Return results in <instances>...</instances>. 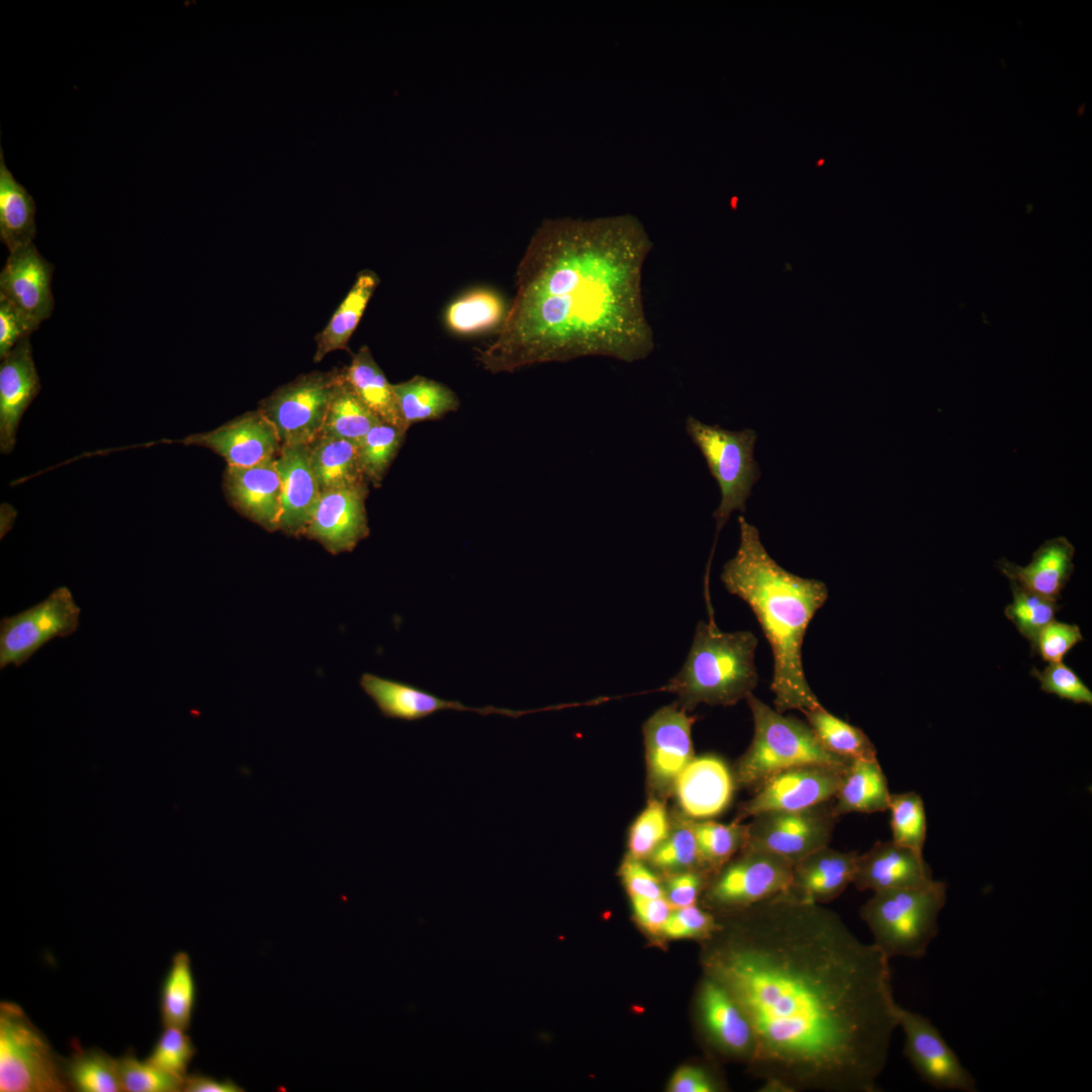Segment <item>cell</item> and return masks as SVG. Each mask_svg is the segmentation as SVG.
Listing matches in <instances>:
<instances>
[{
    "mask_svg": "<svg viewBox=\"0 0 1092 1092\" xmlns=\"http://www.w3.org/2000/svg\"><path fill=\"white\" fill-rule=\"evenodd\" d=\"M706 974L747 1015L768 1092H877L898 1027L889 959L833 911L780 894L726 913Z\"/></svg>",
    "mask_w": 1092,
    "mask_h": 1092,
    "instance_id": "6da1fadb",
    "label": "cell"
},
{
    "mask_svg": "<svg viewBox=\"0 0 1092 1092\" xmlns=\"http://www.w3.org/2000/svg\"><path fill=\"white\" fill-rule=\"evenodd\" d=\"M652 248L632 215L545 220L519 262L516 294L478 363L503 373L584 357L646 359L655 338L642 277Z\"/></svg>",
    "mask_w": 1092,
    "mask_h": 1092,
    "instance_id": "7a4b0ae2",
    "label": "cell"
},
{
    "mask_svg": "<svg viewBox=\"0 0 1092 1092\" xmlns=\"http://www.w3.org/2000/svg\"><path fill=\"white\" fill-rule=\"evenodd\" d=\"M738 523L739 546L724 564L721 580L750 607L768 641L775 710H813L821 704L807 681L802 647L810 622L827 601L828 588L821 580L782 567L767 553L757 528L742 516Z\"/></svg>",
    "mask_w": 1092,
    "mask_h": 1092,
    "instance_id": "3957f363",
    "label": "cell"
},
{
    "mask_svg": "<svg viewBox=\"0 0 1092 1092\" xmlns=\"http://www.w3.org/2000/svg\"><path fill=\"white\" fill-rule=\"evenodd\" d=\"M757 638L750 631L723 632L713 622H699L681 669L667 689L677 705L691 711L700 704L732 706L757 686Z\"/></svg>",
    "mask_w": 1092,
    "mask_h": 1092,
    "instance_id": "277c9868",
    "label": "cell"
},
{
    "mask_svg": "<svg viewBox=\"0 0 1092 1092\" xmlns=\"http://www.w3.org/2000/svg\"><path fill=\"white\" fill-rule=\"evenodd\" d=\"M745 700L753 719V736L734 769V782L740 787H757L772 775L798 765L844 769L851 761L826 749L808 723L779 713L753 694Z\"/></svg>",
    "mask_w": 1092,
    "mask_h": 1092,
    "instance_id": "5b68a950",
    "label": "cell"
},
{
    "mask_svg": "<svg viewBox=\"0 0 1092 1092\" xmlns=\"http://www.w3.org/2000/svg\"><path fill=\"white\" fill-rule=\"evenodd\" d=\"M946 900V886L933 881L921 888L877 891L861 906L860 918L874 944L890 960L921 959L938 933L937 917Z\"/></svg>",
    "mask_w": 1092,
    "mask_h": 1092,
    "instance_id": "8992f818",
    "label": "cell"
},
{
    "mask_svg": "<svg viewBox=\"0 0 1092 1092\" xmlns=\"http://www.w3.org/2000/svg\"><path fill=\"white\" fill-rule=\"evenodd\" d=\"M685 427L720 489V503L713 513L717 539L734 512L746 511V503L760 477L754 458L757 434L749 428L731 431L708 425L693 416H688Z\"/></svg>",
    "mask_w": 1092,
    "mask_h": 1092,
    "instance_id": "52a82bcc",
    "label": "cell"
},
{
    "mask_svg": "<svg viewBox=\"0 0 1092 1092\" xmlns=\"http://www.w3.org/2000/svg\"><path fill=\"white\" fill-rule=\"evenodd\" d=\"M0 1091H71L58 1056L44 1034L16 1003H0Z\"/></svg>",
    "mask_w": 1092,
    "mask_h": 1092,
    "instance_id": "ba28073f",
    "label": "cell"
},
{
    "mask_svg": "<svg viewBox=\"0 0 1092 1092\" xmlns=\"http://www.w3.org/2000/svg\"><path fill=\"white\" fill-rule=\"evenodd\" d=\"M793 863L760 849L743 847L713 873L705 891L707 904L725 913L740 911L784 893Z\"/></svg>",
    "mask_w": 1092,
    "mask_h": 1092,
    "instance_id": "9c48e42d",
    "label": "cell"
},
{
    "mask_svg": "<svg viewBox=\"0 0 1092 1092\" xmlns=\"http://www.w3.org/2000/svg\"><path fill=\"white\" fill-rule=\"evenodd\" d=\"M344 370L302 374L275 389L259 410L275 427L282 445H308L322 432Z\"/></svg>",
    "mask_w": 1092,
    "mask_h": 1092,
    "instance_id": "30bf717a",
    "label": "cell"
},
{
    "mask_svg": "<svg viewBox=\"0 0 1092 1092\" xmlns=\"http://www.w3.org/2000/svg\"><path fill=\"white\" fill-rule=\"evenodd\" d=\"M80 608L67 586L43 601L0 622V668L21 666L56 637L65 638L79 626Z\"/></svg>",
    "mask_w": 1092,
    "mask_h": 1092,
    "instance_id": "8fae6325",
    "label": "cell"
},
{
    "mask_svg": "<svg viewBox=\"0 0 1092 1092\" xmlns=\"http://www.w3.org/2000/svg\"><path fill=\"white\" fill-rule=\"evenodd\" d=\"M831 800L798 811L764 812L747 824L744 847L764 850L795 863L827 846L838 818Z\"/></svg>",
    "mask_w": 1092,
    "mask_h": 1092,
    "instance_id": "7c38bea8",
    "label": "cell"
},
{
    "mask_svg": "<svg viewBox=\"0 0 1092 1092\" xmlns=\"http://www.w3.org/2000/svg\"><path fill=\"white\" fill-rule=\"evenodd\" d=\"M844 769L804 764L779 771L756 787L755 794L741 805L735 821L764 812L803 810L832 800Z\"/></svg>",
    "mask_w": 1092,
    "mask_h": 1092,
    "instance_id": "4fadbf2b",
    "label": "cell"
},
{
    "mask_svg": "<svg viewBox=\"0 0 1092 1092\" xmlns=\"http://www.w3.org/2000/svg\"><path fill=\"white\" fill-rule=\"evenodd\" d=\"M898 1027L905 1035L904 1055L921 1077L935 1089L976 1092V1080L929 1018L898 1006Z\"/></svg>",
    "mask_w": 1092,
    "mask_h": 1092,
    "instance_id": "5bb4252c",
    "label": "cell"
},
{
    "mask_svg": "<svg viewBox=\"0 0 1092 1092\" xmlns=\"http://www.w3.org/2000/svg\"><path fill=\"white\" fill-rule=\"evenodd\" d=\"M695 718L677 704L657 710L644 724L649 786L667 794L694 757L692 726Z\"/></svg>",
    "mask_w": 1092,
    "mask_h": 1092,
    "instance_id": "9a60e30c",
    "label": "cell"
},
{
    "mask_svg": "<svg viewBox=\"0 0 1092 1092\" xmlns=\"http://www.w3.org/2000/svg\"><path fill=\"white\" fill-rule=\"evenodd\" d=\"M706 975L697 1000L703 1033L714 1050L748 1065L756 1049L752 1025L728 989L714 977Z\"/></svg>",
    "mask_w": 1092,
    "mask_h": 1092,
    "instance_id": "2e32d148",
    "label": "cell"
},
{
    "mask_svg": "<svg viewBox=\"0 0 1092 1092\" xmlns=\"http://www.w3.org/2000/svg\"><path fill=\"white\" fill-rule=\"evenodd\" d=\"M368 484L321 492L303 536L338 555L353 551L370 534L365 500Z\"/></svg>",
    "mask_w": 1092,
    "mask_h": 1092,
    "instance_id": "e0dca14e",
    "label": "cell"
},
{
    "mask_svg": "<svg viewBox=\"0 0 1092 1092\" xmlns=\"http://www.w3.org/2000/svg\"><path fill=\"white\" fill-rule=\"evenodd\" d=\"M175 442L203 446L223 457L228 465L241 467L275 458L282 446L275 427L260 410Z\"/></svg>",
    "mask_w": 1092,
    "mask_h": 1092,
    "instance_id": "ac0fdd59",
    "label": "cell"
},
{
    "mask_svg": "<svg viewBox=\"0 0 1092 1092\" xmlns=\"http://www.w3.org/2000/svg\"><path fill=\"white\" fill-rule=\"evenodd\" d=\"M222 487L238 513L268 532L279 530L282 483L276 457L248 467L228 465Z\"/></svg>",
    "mask_w": 1092,
    "mask_h": 1092,
    "instance_id": "d6986e66",
    "label": "cell"
},
{
    "mask_svg": "<svg viewBox=\"0 0 1092 1092\" xmlns=\"http://www.w3.org/2000/svg\"><path fill=\"white\" fill-rule=\"evenodd\" d=\"M54 265L34 244L10 253L0 273V297L40 324L54 310Z\"/></svg>",
    "mask_w": 1092,
    "mask_h": 1092,
    "instance_id": "ffe728a7",
    "label": "cell"
},
{
    "mask_svg": "<svg viewBox=\"0 0 1092 1092\" xmlns=\"http://www.w3.org/2000/svg\"><path fill=\"white\" fill-rule=\"evenodd\" d=\"M360 686L375 703L382 716L390 719L413 722L443 710L469 711L483 716L497 714L510 717H518L526 713L491 706L483 708L468 707L457 701L441 699L413 685L368 672L362 674Z\"/></svg>",
    "mask_w": 1092,
    "mask_h": 1092,
    "instance_id": "44dd1931",
    "label": "cell"
},
{
    "mask_svg": "<svg viewBox=\"0 0 1092 1092\" xmlns=\"http://www.w3.org/2000/svg\"><path fill=\"white\" fill-rule=\"evenodd\" d=\"M933 881L922 853L894 841H878L867 852L858 854L852 884L859 891L877 892L921 888Z\"/></svg>",
    "mask_w": 1092,
    "mask_h": 1092,
    "instance_id": "7402d4cb",
    "label": "cell"
},
{
    "mask_svg": "<svg viewBox=\"0 0 1092 1092\" xmlns=\"http://www.w3.org/2000/svg\"><path fill=\"white\" fill-rule=\"evenodd\" d=\"M734 778L715 755L694 756L678 775L673 790L678 806L691 820L719 815L731 801Z\"/></svg>",
    "mask_w": 1092,
    "mask_h": 1092,
    "instance_id": "603a6c76",
    "label": "cell"
},
{
    "mask_svg": "<svg viewBox=\"0 0 1092 1092\" xmlns=\"http://www.w3.org/2000/svg\"><path fill=\"white\" fill-rule=\"evenodd\" d=\"M857 856L855 851L821 847L793 863L790 884L782 894L805 903H828L852 884Z\"/></svg>",
    "mask_w": 1092,
    "mask_h": 1092,
    "instance_id": "cb8c5ba5",
    "label": "cell"
},
{
    "mask_svg": "<svg viewBox=\"0 0 1092 1092\" xmlns=\"http://www.w3.org/2000/svg\"><path fill=\"white\" fill-rule=\"evenodd\" d=\"M40 390L29 338L19 342L0 364V449L10 453L20 420Z\"/></svg>",
    "mask_w": 1092,
    "mask_h": 1092,
    "instance_id": "d4e9b609",
    "label": "cell"
},
{
    "mask_svg": "<svg viewBox=\"0 0 1092 1092\" xmlns=\"http://www.w3.org/2000/svg\"><path fill=\"white\" fill-rule=\"evenodd\" d=\"M276 466L282 483L279 530L288 536H303L321 495L307 445H282Z\"/></svg>",
    "mask_w": 1092,
    "mask_h": 1092,
    "instance_id": "484cf974",
    "label": "cell"
},
{
    "mask_svg": "<svg viewBox=\"0 0 1092 1092\" xmlns=\"http://www.w3.org/2000/svg\"><path fill=\"white\" fill-rule=\"evenodd\" d=\"M1074 554L1073 544L1061 536L1045 541L1025 566L1001 558L997 567L1010 581L1057 601L1074 571Z\"/></svg>",
    "mask_w": 1092,
    "mask_h": 1092,
    "instance_id": "4316f807",
    "label": "cell"
},
{
    "mask_svg": "<svg viewBox=\"0 0 1092 1092\" xmlns=\"http://www.w3.org/2000/svg\"><path fill=\"white\" fill-rule=\"evenodd\" d=\"M890 795L877 758L853 759L844 769L832 799L833 810L837 817L853 812H884L888 810Z\"/></svg>",
    "mask_w": 1092,
    "mask_h": 1092,
    "instance_id": "83f0119b",
    "label": "cell"
},
{
    "mask_svg": "<svg viewBox=\"0 0 1092 1092\" xmlns=\"http://www.w3.org/2000/svg\"><path fill=\"white\" fill-rule=\"evenodd\" d=\"M307 448L321 492L369 484L361 467L358 443L318 435Z\"/></svg>",
    "mask_w": 1092,
    "mask_h": 1092,
    "instance_id": "f1b7e54d",
    "label": "cell"
},
{
    "mask_svg": "<svg viewBox=\"0 0 1092 1092\" xmlns=\"http://www.w3.org/2000/svg\"><path fill=\"white\" fill-rule=\"evenodd\" d=\"M36 206L8 169L0 146V239L10 253L33 243Z\"/></svg>",
    "mask_w": 1092,
    "mask_h": 1092,
    "instance_id": "f546056e",
    "label": "cell"
},
{
    "mask_svg": "<svg viewBox=\"0 0 1092 1092\" xmlns=\"http://www.w3.org/2000/svg\"><path fill=\"white\" fill-rule=\"evenodd\" d=\"M344 375L365 405L383 423L405 431L397 399L391 384L376 363L370 349L363 346L344 367Z\"/></svg>",
    "mask_w": 1092,
    "mask_h": 1092,
    "instance_id": "4dcf8cb0",
    "label": "cell"
},
{
    "mask_svg": "<svg viewBox=\"0 0 1092 1092\" xmlns=\"http://www.w3.org/2000/svg\"><path fill=\"white\" fill-rule=\"evenodd\" d=\"M379 282V277L373 270L364 269L358 273L354 284L327 326L314 338V363L321 362L333 351L348 349V342Z\"/></svg>",
    "mask_w": 1092,
    "mask_h": 1092,
    "instance_id": "1f68e13d",
    "label": "cell"
},
{
    "mask_svg": "<svg viewBox=\"0 0 1092 1092\" xmlns=\"http://www.w3.org/2000/svg\"><path fill=\"white\" fill-rule=\"evenodd\" d=\"M508 308L495 290L485 287L466 291L446 308L444 323L454 335L469 337L499 328Z\"/></svg>",
    "mask_w": 1092,
    "mask_h": 1092,
    "instance_id": "d6a6232c",
    "label": "cell"
},
{
    "mask_svg": "<svg viewBox=\"0 0 1092 1092\" xmlns=\"http://www.w3.org/2000/svg\"><path fill=\"white\" fill-rule=\"evenodd\" d=\"M393 389L406 429L419 422L441 419L460 405L450 387L422 375L393 384Z\"/></svg>",
    "mask_w": 1092,
    "mask_h": 1092,
    "instance_id": "836d02e7",
    "label": "cell"
},
{
    "mask_svg": "<svg viewBox=\"0 0 1092 1092\" xmlns=\"http://www.w3.org/2000/svg\"><path fill=\"white\" fill-rule=\"evenodd\" d=\"M195 997L190 957L185 951H178L172 959L161 988L160 1014L163 1026L187 1030L192 1020Z\"/></svg>",
    "mask_w": 1092,
    "mask_h": 1092,
    "instance_id": "e575fe53",
    "label": "cell"
},
{
    "mask_svg": "<svg viewBox=\"0 0 1092 1092\" xmlns=\"http://www.w3.org/2000/svg\"><path fill=\"white\" fill-rule=\"evenodd\" d=\"M69 1087L77 1092H122L117 1058L97 1048L82 1049L78 1042L64 1059Z\"/></svg>",
    "mask_w": 1092,
    "mask_h": 1092,
    "instance_id": "d590c367",
    "label": "cell"
},
{
    "mask_svg": "<svg viewBox=\"0 0 1092 1092\" xmlns=\"http://www.w3.org/2000/svg\"><path fill=\"white\" fill-rule=\"evenodd\" d=\"M380 422L359 398L343 373L334 391L320 435L346 439L359 444L371 428Z\"/></svg>",
    "mask_w": 1092,
    "mask_h": 1092,
    "instance_id": "8d00e7d4",
    "label": "cell"
},
{
    "mask_svg": "<svg viewBox=\"0 0 1092 1092\" xmlns=\"http://www.w3.org/2000/svg\"><path fill=\"white\" fill-rule=\"evenodd\" d=\"M821 744L848 759H875L877 750L864 732L826 711L822 706L804 713Z\"/></svg>",
    "mask_w": 1092,
    "mask_h": 1092,
    "instance_id": "74e56055",
    "label": "cell"
},
{
    "mask_svg": "<svg viewBox=\"0 0 1092 1092\" xmlns=\"http://www.w3.org/2000/svg\"><path fill=\"white\" fill-rule=\"evenodd\" d=\"M705 869L715 873L747 843V824H722L711 820H691Z\"/></svg>",
    "mask_w": 1092,
    "mask_h": 1092,
    "instance_id": "f35d334b",
    "label": "cell"
},
{
    "mask_svg": "<svg viewBox=\"0 0 1092 1092\" xmlns=\"http://www.w3.org/2000/svg\"><path fill=\"white\" fill-rule=\"evenodd\" d=\"M406 431L380 422L360 441L359 459L368 483L379 486L395 458Z\"/></svg>",
    "mask_w": 1092,
    "mask_h": 1092,
    "instance_id": "ab89813d",
    "label": "cell"
},
{
    "mask_svg": "<svg viewBox=\"0 0 1092 1092\" xmlns=\"http://www.w3.org/2000/svg\"><path fill=\"white\" fill-rule=\"evenodd\" d=\"M891 829L895 843L922 853L926 837V817L921 797L908 792L890 795Z\"/></svg>",
    "mask_w": 1092,
    "mask_h": 1092,
    "instance_id": "60d3db41",
    "label": "cell"
},
{
    "mask_svg": "<svg viewBox=\"0 0 1092 1092\" xmlns=\"http://www.w3.org/2000/svg\"><path fill=\"white\" fill-rule=\"evenodd\" d=\"M1010 582L1013 600L1005 608V616L1031 645L1040 630L1055 620L1060 605L1057 604V601L1025 589L1015 582Z\"/></svg>",
    "mask_w": 1092,
    "mask_h": 1092,
    "instance_id": "b9f144b4",
    "label": "cell"
},
{
    "mask_svg": "<svg viewBox=\"0 0 1092 1092\" xmlns=\"http://www.w3.org/2000/svg\"><path fill=\"white\" fill-rule=\"evenodd\" d=\"M650 856L653 864L662 870H673L675 873L694 870L708 872L702 862L689 818L677 821L672 832H668Z\"/></svg>",
    "mask_w": 1092,
    "mask_h": 1092,
    "instance_id": "7bdbcfd3",
    "label": "cell"
},
{
    "mask_svg": "<svg viewBox=\"0 0 1092 1092\" xmlns=\"http://www.w3.org/2000/svg\"><path fill=\"white\" fill-rule=\"evenodd\" d=\"M122 1090L126 1092H179L183 1080L140 1061L132 1050L117 1058Z\"/></svg>",
    "mask_w": 1092,
    "mask_h": 1092,
    "instance_id": "ee69618b",
    "label": "cell"
},
{
    "mask_svg": "<svg viewBox=\"0 0 1092 1092\" xmlns=\"http://www.w3.org/2000/svg\"><path fill=\"white\" fill-rule=\"evenodd\" d=\"M195 1054L196 1049L185 1029L167 1026L164 1027L145 1060L162 1071L184 1080Z\"/></svg>",
    "mask_w": 1092,
    "mask_h": 1092,
    "instance_id": "f6af8a7d",
    "label": "cell"
},
{
    "mask_svg": "<svg viewBox=\"0 0 1092 1092\" xmlns=\"http://www.w3.org/2000/svg\"><path fill=\"white\" fill-rule=\"evenodd\" d=\"M669 832L664 805L651 800L633 822L629 834L630 856L641 859L650 856Z\"/></svg>",
    "mask_w": 1092,
    "mask_h": 1092,
    "instance_id": "bcb514c9",
    "label": "cell"
},
{
    "mask_svg": "<svg viewBox=\"0 0 1092 1092\" xmlns=\"http://www.w3.org/2000/svg\"><path fill=\"white\" fill-rule=\"evenodd\" d=\"M1030 674L1040 684V689L1075 704L1092 705V692L1080 676L1068 665L1053 662L1042 670L1033 667Z\"/></svg>",
    "mask_w": 1092,
    "mask_h": 1092,
    "instance_id": "7dc6e473",
    "label": "cell"
},
{
    "mask_svg": "<svg viewBox=\"0 0 1092 1092\" xmlns=\"http://www.w3.org/2000/svg\"><path fill=\"white\" fill-rule=\"evenodd\" d=\"M714 914L697 904L673 909L665 921L661 933L669 938L709 939L718 929Z\"/></svg>",
    "mask_w": 1092,
    "mask_h": 1092,
    "instance_id": "c3c4849f",
    "label": "cell"
},
{
    "mask_svg": "<svg viewBox=\"0 0 1092 1092\" xmlns=\"http://www.w3.org/2000/svg\"><path fill=\"white\" fill-rule=\"evenodd\" d=\"M1082 640L1079 626L1053 620L1040 630L1031 648L1049 663L1061 662Z\"/></svg>",
    "mask_w": 1092,
    "mask_h": 1092,
    "instance_id": "681fc988",
    "label": "cell"
},
{
    "mask_svg": "<svg viewBox=\"0 0 1092 1092\" xmlns=\"http://www.w3.org/2000/svg\"><path fill=\"white\" fill-rule=\"evenodd\" d=\"M38 327L39 324L0 297V358H4L19 342L29 338Z\"/></svg>",
    "mask_w": 1092,
    "mask_h": 1092,
    "instance_id": "f907efd6",
    "label": "cell"
},
{
    "mask_svg": "<svg viewBox=\"0 0 1092 1092\" xmlns=\"http://www.w3.org/2000/svg\"><path fill=\"white\" fill-rule=\"evenodd\" d=\"M706 871L694 870L676 873L667 884L666 900L673 909L696 904L704 887L707 886Z\"/></svg>",
    "mask_w": 1092,
    "mask_h": 1092,
    "instance_id": "816d5d0a",
    "label": "cell"
},
{
    "mask_svg": "<svg viewBox=\"0 0 1092 1092\" xmlns=\"http://www.w3.org/2000/svg\"><path fill=\"white\" fill-rule=\"evenodd\" d=\"M623 884L631 897L658 898L663 891L657 877L640 859L627 857L620 869Z\"/></svg>",
    "mask_w": 1092,
    "mask_h": 1092,
    "instance_id": "f5cc1de1",
    "label": "cell"
},
{
    "mask_svg": "<svg viewBox=\"0 0 1092 1092\" xmlns=\"http://www.w3.org/2000/svg\"><path fill=\"white\" fill-rule=\"evenodd\" d=\"M632 907L639 924L651 933H659L673 908L665 897H631Z\"/></svg>",
    "mask_w": 1092,
    "mask_h": 1092,
    "instance_id": "db71d44e",
    "label": "cell"
},
{
    "mask_svg": "<svg viewBox=\"0 0 1092 1092\" xmlns=\"http://www.w3.org/2000/svg\"><path fill=\"white\" fill-rule=\"evenodd\" d=\"M668 1088L672 1092H715L720 1086L705 1068L686 1065L672 1075Z\"/></svg>",
    "mask_w": 1092,
    "mask_h": 1092,
    "instance_id": "11a10c76",
    "label": "cell"
},
{
    "mask_svg": "<svg viewBox=\"0 0 1092 1092\" xmlns=\"http://www.w3.org/2000/svg\"><path fill=\"white\" fill-rule=\"evenodd\" d=\"M183 1092H240L244 1091L230 1079L218 1080L203 1074H187L183 1080Z\"/></svg>",
    "mask_w": 1092,
    "mask_h": 1092,
    "instance_id": "9f6ffc18",
    "label": "cell"
},
{
    "mask_svg": "<svg viewBox=\"0 0 1092 1092\" xmlns=\"http://www.w3.org/2000/svg\"><path fill=\"white\" fill-rule=\"evenodd\" d=\"M822 163H823V160L819 161V162H818V165H821Z\"/></svg>",
    "mask_w": 1092,
    "mask_h": 1092,
    "instance_id": "6f0895ef",
    "label": "cell"
}]
</instances>
